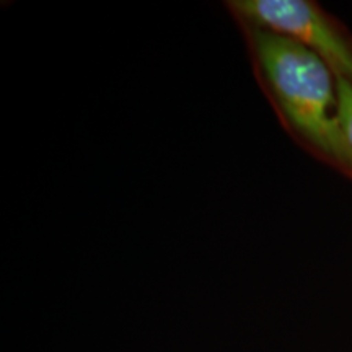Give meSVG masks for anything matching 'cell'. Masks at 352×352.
Listing matches in <instances>:
<instances>
[{"label":"cell","instance_id":"6da1fadb","mask_svg":"<svg viewBox=\"0 0 352 352\" xmlns=\"http://www.w3.org/2000/svg\"><path fill=\"white\" fill-rule=\"evenodd\" d=\"M254 77L280 124L303 151L352 179V147L341 124L338 78L303 44L239 23Z\"/></svg>","mask_w":352,"mask_h":352},{"label":"cell","instance_id":"7a4b0ae2","mask_svg":"<svg viewBox=\"0 0 352 352\" xmlns=\"http://www.w3.org/2000/svg\"><path fill=\"white\" fill-rule=\"evenodd\" d=\"M236 23L284 34L303 44L352 85V32L314 0H228Z\"/></svg>","mask_w":352,"mask_h":352},{"label":"cell","instance_id":"3957f363","mask_svg":"<svg viewBox=\"0 0 352 352\" xmlns=\"http://www.w3.org/2000/svg\"><path fill=\"white\" fill-rule=\"evenodd\" d=\"M338 94H340V114L344 134L352 147V85L338 78Z\"/></svg>","mask_w":352,"mask_h":352}]
</instances>
